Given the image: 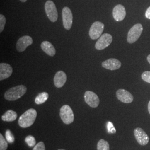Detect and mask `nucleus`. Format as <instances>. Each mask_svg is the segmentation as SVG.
Returning <instances> with one entry per match:
<instances>
[{
    "label": "nucleus",
    "mask_w": 150,
    "mask_h": 150,
    "mask_svg": "<svg viewBox=\"0 0 150 150\" xmlns=\"http://www.w3.org/2000/svg\"><path fill=\"white\" fill-rule=\"evenodd\" d=\"M67 80V76L66 74L62 71H58L54 77V84L57 88H61L64 86Z\"/></svg>",
    "instance_id": "nucleus-16"
},
{
    "label": "nucleus",
    "mask_w": 150,
    "mask_h": 150,
    "mask_svg": "<svg viewBox=\"0 0 150 150\" xmlns=\"http://www.w3.org/2000/svg\"><path fill=\"white\" fill-rule=\"evenodd\" d=\"M142 79L146 82L150 83V71H145L141 75Z\"/></svg>",
    "instance_id": "nucleus-25"
},
{
    "label": "nucleus",
    "mask_w": 150,
    "mask_h": 150,
    "mask_svg": "<svg viewBox=\"0 0 150 150\" xmlns=\"http://www.w3.org/2000/svg\"><path fill=\"white\" fill-rule=\"evenodd\" d=\"M105 25L101 22H95L91 26L89 31V35L92 40H96L100 38L104 30Z\"/></svg>",
    "instance_id": "nucleus-6"
},
{
    "label": "nucleus",
    "mask_w": 150,
    "mask_h": 150,
    "mask_svg": "<svg viewBox=\"0 0 150 150\" xmlns=\"http://www.w3.org/2000/svg\"><path fill=\"white\" fill-rule=\"evenodd\" d=\"M143 31L142 25L140 23L134 25L129 30L127 35V42L129 43H134L139 38Z\"/></svg>",
    "instance_id": "nucleus-4"
},
{
    "label": "nucleus",
    "mask_w": 150,
    "mask_h": 150,
    "mask_svg": "<svg viewBox=\"0 0 150 150\" xmlns=\"http://www.w3.org/2000/svg\"><path fill=\"white\" fill-rule=\"evenodd\" d=\"M27 91L26 87L24 85L13 87L6 92L4 97L8 101H16L23 96Z\"/></svg>",
    "instance_id": "nucleus-2"
},
{
    "label": "nucleus",
    "mask_w": 150,
    "mask_h": 150,
    "mask_svg": "<svg viewBox=\"0 0 150 150\" xmlns=\"http://www.w3.org/2000/svg\"><path fill=\"white\" fill-rule=\"evenodd\" d=\"M6 138L7 141L10 144H12L15 141V137L10 129H7L6 132Z\"/></svg>",
    "instance_id": "nucleus-22"
},
{
    "label": "nucleus",
    "mask_w": 150,
    "mask_h": 150,
    "mask_svg": "<svg viewBox=\"0 0 150 150\" xmlns=\"http://www.w3.org/2000/svg\"><path fill=\"white\" fill-rule=\"evenodd\" d=\"M27 0H20V1H21L22 2H26Z\"/></svg>",
    "instance_id": "nucleus-31"
},
{
    "label": "nucleus",
    "mask_w": 150,
    "mask_h": 150,
    "mask_svg": "<svg viewBox=\"0 0 150 150\" xmlns=\"http://www.w3.org/2000/svg\"><path fill=\"white\" fill-rule=\"evenodd\" d=\"M33 43L32 38L29 36H23L20 38L16 43V49L18 52L24 51L28 46Z\"/></svg>",
    "instance_id": "nucleus-11"
},
{
    "label": "nucleus",
    "mask_w": 150,
    "mask_h": 150,
    "mask_svg": "<svg viewBox=\"0 0 150 150\" xmlns=\"http://www.w3.org/2000/svg\"><path fill=\"white\" fill-rule=\"evenodd\" d=\"M113 17L116 21H121L125 18L126 12L125 8L121 5L116 6L112 11Z\"/></svg>",
    "instance_id": "nucleus-13"
},
{
    "label": "nucleus",
    "mask_w": 150,
    "mask_h": 150,
    "mask_svg": "<svg viewBox=\"0 0 150 150\" xmlns=\"http://www.w3.org/2000/svg\"><path fill=\"white\" fill-rule=\"evenodd\" d=\"M59 116L64 123L69 125L74 121V115L70 106L65 105L61 108Z\"/></svg>",
    "instance_id": "nucleus-3"
},
{
    "label": "nucleus",
    "mask_w": 150,
    "mask_h": 150,
    "mask_svg": "<svg viewBox=\"0 0 150 150\" xmlns=\"http://www.w3.org/2000/svg\"><path fill=\"white\" fill-rule=\"evenodd\" d=\"M148 110H149V112L150 114V101L148 104Z\"/></svg>",
    "instance_id": "nucleus-30"
},
{
    "label": "nucleus",
    "mask_w": 150,
    "mask_h": 150,
    "mask_svg": "<svg viewBox=\"0 0 150 150\" xmlns=\"http://www.w3.org/2000/svg\"><path fill=\"white\" fill-rule=\"evenodd\" d=\"M37 117V111L33 108L28 109L23 113L18 120V125L22 128H27L32 126Z\"/></svg>",
    "instance_id": "nucleus-1"
},
{
    "label": "nucleus",
    "mask_w": 150,
    "mask_h": 150,
    "mask_svg": "<svg viewBox=\"0 0 150 150\" xmlns=\"http://www.w3.org/2000/svg\"><path fill=\"white\" fill-rule=\"evenodd\" d=\"M147 61L149 62V63L150 64V54H149V55L147 56Z\"/></svg>",
    "instance_id": "nucleus-29"
},
{
    "label": "nucleus",
    "mask_w": 150,
    "mask_h": 150,
    "mask_svg": "<svg viewBox=\"0 0 150 150\" xmlns=\"http://www.w3.org/2000/svg\"><path fill=\"white\" fill-rule=\"evenodd\" d=\"M45 9L47 16L51 21L54 22L57 20L58 12L54 2L50 0L47 1L45 3Z\"/></svg>",
    "instance_id": "nucleus-5"
},
{
    "label": "nucleus",
    "mask_w": 150,
    "mask_h": 150,
    "mask_svg": "<svg viewBox=\"0 0 150 150\" xmlns=\"http://www.w3.org/2000/svg\"><path fill=\"white\" fill-rule=\"evenodd\" d=\"M6 22V19L5 16L3 15H0V32H2L5 26Z\"/></svg>",
    "instance_id": "nucleus-24"
},
{
    "label": "nucleus",
    "mask_w": 150,
    "mask_h": 150,
    "mask_svg": "<svg viewBox=\"0 0 150 150\" xmlns=\"http://www.w3.org/2000/svg\"><path fill=\"white\" fill-rule=\"evenodd\" d=\"M17 117V114L15 111L11 110H8L2 116V120L6 122H12L15 121Z\"/></svg>",
    "instance_id": "nucleus-18"
},
{
    "label": "nucleus",
    "mask_w": 150,
    "mask_h": 150,
    "mask_svg": "<svg viewBox=\"0 0 150 150\" xmlns=\"http://www.w3.org/2000/svg\"><path fill=\"white\" fill-rule=\"evenodd\" d=\"M64 150V149H59V150Z\"/></svg>",
    "instance_id": "nucleus-32"
},
{
    "label": "nucleus",
    "mask_w": 150,
    "mask_h": 150,
    "mask_svg": "<svg viewBox=\"0 0 150 150\" xmlns=\"http://www.w3.org/2000/svg\"><path fill=\"white\" fill-rule=\"evenodd\" d=\"M84 98L86 103L90 107L96 108L99 105L100 99L96 94L92 91H86L85 93Z\"/></svg>",
    "instance_id": "nucleus-9"
},
{
    "label": "nucleus",
    "mask_w": 150,
    "mask_h": 150,
    "mask_svg": "<svg viewBox=\"0 0 150 150\" xmlns=\"http://www.w3.org/2000/svg\"><path fill=\"white\" fill-rule=\"evenodd\" d=\"M25 142L27 144V145L30 147H35V146L36 145V139H35V137L32 136V135H28L25 139Z\"/></svg>",
    "instance_id": "nucleus-21"
},
{
    "label": "nucleus",
    "mask_w": 150,
    "mask_h": 150,
    "mask_svg": "<svg viewBox=\"0 0 150 150\" xmlns=\"http://www.w3.org/2000/svg\"><path fill=\"white\" fill-rule=\"evenodd\" d=\"M8 147V144L2 134H0V150H6Z\"/></svg>",
    "instance_id": "nucleus-23"
},
{
    "label": "nucleus",
    "mask_w": 150,
    "mask_h": 150,
    "mask_svg": "<svg viewBox=\"0 0 150 150\" xmlns=\"http://www.w3.org/2000/svg\"><path fill=\"white\" fill-rule=\"evenodd\" d=\"M48 94L46 92L40 93L35 98V102L37 105H41L46 102L48 98Z\"/></svg>",
    "instance_id": "nucleus-19"
},
{
    "label": "nucleus",
    "mask_w": 150,
    "mask_h": 150,
    "mask_svg": "<svg viewBox=\"0 0 150 150\" xmlns=\"http://www.w3.org/2000/svg\"><path fill=\"white\" fill-rule=\"evenodd\" d=\"M102 66L107 70H116L119 69L121 66V62L116 59H110L103 61Z\"/></svg>",
    "instance_id": "nucleus-14"
},
{
    "label": "nucleus",
    "mask_w": 150,
    "mask_h": 150,
    "mask_svg": "<svg viewBox=\"0 0 150 150\" xmlns=\"http://www.w3.org/2000/svg\"><path fill=\"white\" fill-rule=\"evenodd\" d=\"M134 136L135 139L139 145L145 146L149 142V137L144 131L143 129L137 127L134 129Z\"/></svg>",
    "instance_id": "nucleus-10"
},
{
    "label": "nucleus",
    "mask_w": 150,
    "mask_h": 150,
    "mask_svg": "<svg viewBox=\"0 0 150 150\" xmlns=\"http://www.w3.org/2000/svg\"><path fill=\"white\" fill-rule=\"evenodd\" d=\"M116 96L121 102L129 103L133 101L134 96L129 92L124 89H119L116 92Z\"/></svg>",
    "instance_id": "nucleus-12"
},
{
    "label": "nucleus",
    "mask_w": 150,
    "mask_h": 150,
    "mask_svg": "<svg viewBox=\"0 0 150 150\" xmlns=\"http://www.w3.org/2000/svg\"><path fill=\"white\" fill-rule=\"evenodd\" d=\"M112 41V36L109 33H104L99 38L95 44V48L98 50H102L106 48Z\"/></svg>",
    "instance_id": "nucleus-8"
},
{
    "label": "nucleus",
    "mask_w": 150,
    "mask_h": 150,
    "mask_svg": "<svg viewBox=\"0 0 150 150\" xmlns=\"http://www.w3.org/2000/svg\"><path fill=\"white\" fill-rule=\"evenodd\" d=\"M32 150H46L45 145L42 141H41L38 142L37 145H35V147H33Z\"/></svg>",
    "instance_id": "nucleus-26"
},
{
    "label": "nucleus",
    "mask_w": 150,
    "mask_h": 150,
    "mask_svg": "<svg viewBox=\"0 0 150 150\" xmlns=\"http://www.w3.org/2000/svg\"><path fill=\"white\" fill-rule=\"evenodd\" d=\"M12 72V67L10 64L1 63L0 64V80H4L10 77Z\"/></svg>",
    "instance_id": "nucleus-15"
},
{
    "label": "nucleus",
    "mask_w": 150,
    "mask_h": 150,
    "mask_svg": "<svg viewBox=\"0 0 150 150\" xmlns=\"http://www.w3.org/2000/svg\"><path fill=\"white\" fill-rule=\"evenodd\" d=\"M97 150H110V145L108 142L104 139H100L97 145Z\"/></svg>",
    "instance_id": "nucleus-20"
},
{
    "label": "nucleus",
    "mask_w": 150,
    "mask_h": 150,
    "mask_svg": "<svg viewBox=\"0 0 150 150\" xmlns=\"http://www.w3.org/2000/svg\"><path fill=\"white\" fill-rule=\"evenodd\" d=\"M63 25L65 29L69 30L72 25L73 16L72 12L68 7H64L62 11Z\"/></svg>",
    "instance_id": "nucleus-7"
},
{
    "label": "nucleus",
    "mask_w": 150,
    "mask_h": 150,
    "mask_svg": "<svg viewBox=\"0 0 150 150\" xmlns=\"http://www.w3.org/2000/svg\"><path fill=\"white\" fill-rule=\"evenodd\" d=\"M41 47L43 51L48 56L53 57L56 54V50L53 45L48 41H43L41 45Z\"/></svg>",
    "instance_id": "nucleus-17"
},
{
    "label": "nucleus",
    "mask_w": 150,
    "mask_h": 150,
    "mask_svg": "<svg viewBox=\"0 0 150 150\" xmlns=\"http://www.w3.org/2000/svg\"><path fill=\"white\" fill-rule=\"evenodd\" d=\"M145 16L147 18L150 19V6L147 9L145 13Z\"/></svg>",
    "instance_id": "nucleus-28"
},
{
    "label": "nucleus",
    "mask_w": 150,
    "mask_h": 150,
    "mask_svg": "<svg viewBox=\"0 0 150 150\" xmlns=\"http://www.w3.org/2000/svg\"><path fill=\"white\" fill-rule=\"evenodd\" d=\"M107 130L109 133L113 134L116 132V129L115 128L114 126L113 125L112 123L111 122H108L107 124Z\"/></svg>",
    "instance_id": "nucleus-27"
}]
</instances>
